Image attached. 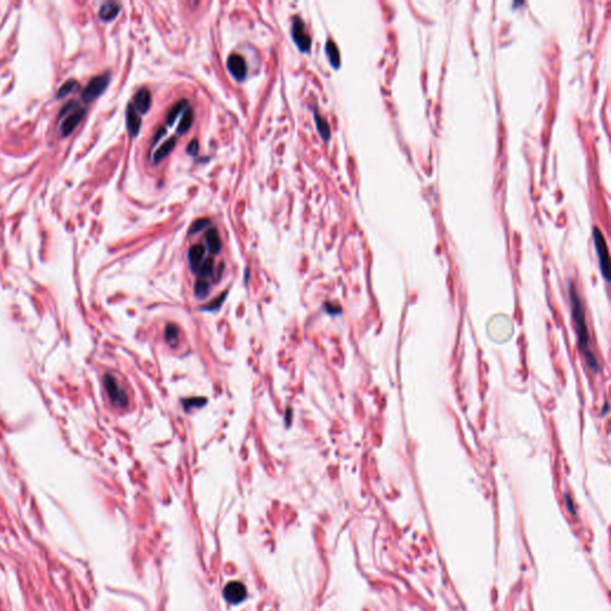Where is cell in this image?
Masks as SVG:
<instances>
[{
    "label": "cell",
    "instance_id": "1",
    "mask_svg": "<svg viewBox=\"0 0 611 611\" xmlns=\"http://www.w3.org/2000/svg\"><path fill=\"white\" fill-rule=\"evenodd\" d=\"M568 300H570L572 319H573L575 334L578 338V347L580 350L582 357H584L586 364L589 369L595 374H598L600 370L599 363L597 361L595 354L591 350V345H590V334L588 324H586V315L584 309V303H582L580 296L578 294L577 287L573 281L568 282Z\"/></svg>",
    "mask_w": 611,
    "mask_h": 611
},
{
    "label": "cell",
    "instance_id": "2",
    "mask_svg": "<svg viewBox=\"0 0 611 611\" xmlns=\"http://www.w3.org/2000/svg\"><path fill=\"white\" fill-rule=\"evenodd\" d=\"M592 236H593V244H595L597 258H598L600 272H602L603 277L605 278V281L609 282L610 281L609 250H607V245H606L605 238H604V234L602 230L599 229V227H597V226L595 227V229H593V232H592Z\"/></svg>",
    "mask_w": 611,
    "mask_h": 611
},
{
    "label": "cell",
    "instance_id": "3",
    "mask_svg": "<svg viewBox=\"0 0 611 611\" xmlns=\"http://www.w3.org/2000/svg\"><path fill=\"white\" fill-rule=\"evenodd\" d=\"M84 115H85V109L75 105L74 102H69L62 109L60 116L64 118L61 123V135L64 138L74 131V129L78 127V124L84 118Z\"/></svg>",
    "mask_w": 611,
    "mask_h": 611
},
{
    "label": "cell",
    "instance_id": "4",
    "mask_svg": "<svg viewBox=\"0 0 611 611\" xmlns=\"http://www.w3.org/2000/svg\"><path fill=\"white\" fill-rule=\"evenodd\" d=\"M110 83V73H104L96 78H93L87 84V86L82 92V98L85 103H91L98 98L104 91L107 90Z\"/></svg>",
    "mask_w": 611,
    "mask_h": 611
},
{
    "label": "cell",
    "instance_id": "5",
    "mask_svg": "<svg viewBox=\"0 0 611 611\" xmlns=\"http://www.w3.org/2000/svg\"><path fill=\"white\" fill-rule=\"evenodd\" d=\"M291 38L300 51H302V53H308L310 50V47H312V38L307 34L305 23H303V20L300 18V17H295V18L293 19Z\"/></svg>",
    "mask_w": 611,
    "mask_h": 611
},
{
    "label": "cell",
    "instance_id": "6",
    "mask_svg": "<svg viewBox=\"0 0 611 611\" xmlns=\"http://www.w3.org/2000/svg\"><path fill=\"white\" fill-rule=\"evenodd\" d=\"M104 387H105V390H107L108 395H109V397H110L111 403H113L115 406H118V407L127 406L128 405L127 394H125L124 390L121 388V386L118 385L116 379H115L113 375L104 376Z\"/></svg>",
    "mask_w": 611,
    "mask_h": 611
},
{
    "label": "cell",
    "instance_id": "7",
    "mask_svg": "<svg viewBox=\"0 0 611 611\" xmlns=\"http://www.w3.org/2000/svg\"><path fill=\"white\" fill-rule=\"evenodd\" d=\"M227 69L232 74V76L238 82L245 80L247 75V66L246 61L242 55L239 54H230L227 59Z\"/></svg>",
    "mask_w": 611,
    "mask_h": 611
},
{
    "label": "cell",
    "instance_id": "8",
    "mask_svg": "<svg viewBox=\"0 0 611 611\" xmlns=\"http://www.w3.org/2000/svg\"><path fill=\"white\" fill-rule=\"evenodd\" d=\"M132 105H134L135 110L138 111L140 115L147 114L152 105L151 91L146 89V87L140 89L134 97V104H132Z\"/></svg>",
    "mask_w": 611,
    "mask_h": 611
},
{
    "label": "cell",
    "instance_id": "9",
    "mask_svg": "<svg viewBox=\"0 0 611 611\" xmlns=\"http://www.w3.org/2000/svg\"><path fill=\"white\" fill-rule=\"evenodd\" d=\"M223 595H225V598L228 600L229 603H240L242 600L246 597V589L245 586H244L242 582L239 581H233L229 582L228 585L225 588V591H223Z\"/></svg>",
    "mask_w": 611,
    "mask_h": 611
},
{
    "label": "cell",
    "instance_id": "10",
    "mask_svg": "<svg viewBox=\"0 0 611 611\" xmlns=\"http://www.w3.org/2000/svg\"><path fill=\"white\" fill-rule=\"evenodd\" d=\"M204 256H205V247L203 245H201V244L193 245L189 249V251H188V260H189L190 269L194 274H197L201 264L203 263Z\"/></svg>",
    "mask_w": 611,
    "mask_h": 611
},
{
    "label": "cell",
    "instance_id": "11",
    "mask_svg": "<svg viewBox=\"0 0 611 611\" xmlns=\"http://www.w3.org/2000/svg\"><path fill=\"white\" fill-rule=\"evenodd\" d=\"M125 121H127V128L129 134H130L132 138H136V136L139 135L140 129H141V117H140L139 113L135 110L132 104H128Z\"/></svg>",
    "mask_w": 611,
    "mask_h": 611
},
{
    "label": "cell",
    "instance_id": "12",
    "mask_svg": "<svg viewBox=\"0 0 611 611\" xmlns=\"http://www.w3.org/2000/svg\"><path fill=\"white\" fill-rule=\"evenodd\" d=\"M205 246H207L209 252L212 254H219L221 252L222 243L216 228H209L207 230V233H205Z\"/></svg>",
    "mask_w": 611,
    "mask_h": 611
},
{
    "label": "cell",
    "instance_id": "13",
    "mask_svg": "<svg viewBox=\"0 0 611 611\" xmlns=\"http://www.w3.org/2000/svg\"><path fill=\"white\" fill-rule=\"evenodd\" d=\"M177 146V139L176 138H171L167 140L165 144H163L160 147L156 149L154 152V154H153V163L154 164H159L160 162H163L164 159L167 158L171 153L173 152V149L176 148Z\"/></svg>",
    "mask_w": 611,
    "mask_h": 611
},
{
    "label": "cell",
    "instance_id": "14",
    "mask_svg": "<svg viewBox=\"0 0 611 611\" xmlns=\"http://www.w3.org/2000/svg\"><path fill=\"white\" fill-rule=\"evenodd\" d=\"M120 10L121 8L117 3H105V4L100 6L98 16L103 22H111L118 16Z\"/></svg>",
    "mask_w": 611,
    "mask_h": 611
},
{
    "label": "cell",
    "instance_id": "15",
    "mask_svg": "<svg viewBox=\"0 0 611 611\" xmlns=\"http://www.w3.org/2000/svg\"><path fill=\"white\" fill-rule=\"evenodd\" d=\"M188 108H189V102H188L187 99H180L179 102L173 104V107L171 108L166 115L165 124L169 125V127H172L177 120V117L179 116L180 114H183Z\"/></svg>",
    "mask_w": 611,
    "mask_h": 611
},
{
    "label": "cell",
    "instance_id": "16",
    "mask_svg": "<svg viewBox=\"0 0 611 611\" xmlns=\"http://www.w3.org/2000/svg\"><path fill=\"white\" fill-rule=\"evenodd\" d=\"M314 121H315V125H316V130L319 132L320 138L324 140L325 142H327L328 140L331 139V129L330 125H328V122L325 120V118L321 116V115L317 113L316 109H314Z\"/></svg>",
    "mask_w": 611,
    "mask_h": 611
},
{
    "label": "cell",
    "instance_id": "17",
    "mask_svg": "<svg viewBox=\"0 0 611 611\" xmlns=\"http://www.w3.org/2000/svg\"><path fill=\"white\" fill-rule=\"evenodd\" d=\"M325 50H326L328 61H330V64L332 65L333 68H339L340 67V53L339 49H338L337 44L334 43L332 40H328L326 42V45H325Z\"/></svg>",
    "mask_w": 611,
    "mask_h": 611
},
{
    "label": "cell",
    "instance_id": "18",
    "mask_svg": "<svg viewBox=\"0 0 611 611\" xmlns=\"http://www.w3.org/2000/svg\"><path fill=\"white\" fill-rule=\"evenodd\" d=\"M194 117L195 116H194L193 109H191V108H188V109L183 113V117H181L179 124H178V128H177L178 135H184L190 130L191 125H193V123H194Z\"/></svg>",
    "mask_w": 611,
    "mask_h": 611
},
{
    "label": "cell",
    "instance_id": "19",
    "mask_svg": "<svg viewBox=\"0 0 611 611\" xmlns=\"http://www.w3.org/2000/svg\"><path fill=\"white\" fill-rule=\"evenodd\" d=\"M164 336H165L166 343L169 344L171 348H174L178 344V341H179V328L173 323L167 324Z\"/></svg>",
    "mask_w": 611,
    "mask_h": 611
},
{
    "label": "cell",
    "instance_id": "20",
    "mask_svg": "<svg viewBox=\"0 0 611 611\" xmlns=\"http://www.w3.org/2000/svg\"><path fill=\"white\" fill-rule=\"evenodd\" d=\"M197 275L200 279H207L212 277V276H214V260H212L211 258L204 259L203 263L201 264L200 269H198Z\"/></svg>",
    "mask_w": 611,
    "mask_h": 611
},
{
    "label": "cell",
    "instance_id": "21",
    "mask_svg": "<svg viewBox=\"0 0 611 611\" xmlns=\"http://www.w3.org/2000/svg\"><path fill=\"white\" fill-rule=\"evenodd\" d=\"M209 283L205 279H197L194 285V294L197 300H204L209 295Z\"/></svg>",
    "mask_w": 611,
    "mask_h": 611
},
{
    "label": "cell",
    "instance_id": "22",
    "mask_svg": "<svg viewBox=\"0 0 611 611\" xmlns=\"http://www.w3.org/2000/svg\"><path fill=\"white\" fill-rule=\"evenodd\" d=\"M210 225H211L210 219H208V218H201V219H198V220H196V221H195L193 223V225L190 226L189 235H194V234L200 233V232H202V230L209 228V227H210Z\"/></svg>",
    "mask_w": 611,
    "mask_h": 611
},
{
    "label": "cell",
    "instance_id": "23",
    "mask_svg": "<svg viewBox=\"0 0 611 611\" xmlns=\"http://www.w3.org/2000/svg\"><path fill=\"white\" fill-rule=\"evenodd\" d=\"M76 87H78V83H76L75 80H68V82H66L64 85L60 87V90H59L58 92V97L59 98H64V97L69 95V93H72Z\"/></svg>",
    "mask_w": 611,
    "mask_h": 611
},
{
    "label": "cell",
    "instance_id": "24",
    "mask_svg": "<svg viewBox=\"0 0 611 611\" xmlns=\"http://www.w3.org/2000/svg\"><path fill=\"white\" fill-rule=\"evenodd\" d=\"M198 149H200V145H198V141H197V140H195V139H194V140H191V141H190V144L188 145V147H187V153H188V154H189V155H191V156H195V155H197Z\"/></svg>",
    "mask_w": 611,
    "mask_h": 611
},
{
    "label": "cell",
    "instance_id": "25",
    "mask_svg": "<svg viewBox=\"0 0 611 611\" xmlns=\"http://www.w3.org/2000/svg\"><path fill=\"white\" fill-rule=\"evenodd\" d=\"M225 298H226V295H225V294H222V295H221V296H220V298H219V299H218V300H216V302H212V303H211V305H209V306H208V307H204V308H202V309H209V310H214V309H215V308H219V307H220V306H221V305H222V302H223V299H225Z\"/></svg>",
    "mask_w": 611,
    "mask_h": 611
},
{
    "label": "cell",
    "instance_id": "26",
    "mask_svg": "<svg viewBox=\"0 0 611 611\" xmlns=\"http://www.w3.org/2000/svg\"><path fill=\"white\" fill-rule=\"evenodd\" d=\"M166 134V129L165 128H160L158 131H156V134L154 136V139H153V146H155L159 142V140L163 138V136H165Z\"/></svg>",
    "mask_w": 611,
    "mask_h": 611
}]
</instances>
